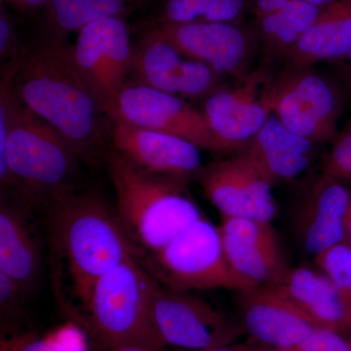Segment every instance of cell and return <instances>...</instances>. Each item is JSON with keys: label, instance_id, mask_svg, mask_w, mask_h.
I'll list each match as a JSON object with an SVG mask.
<instances>
[{"label": "cell", "instance_id": "1", "mask_svg": "<svg viewBox=\"0 0 351 351\" xmlns=\"http://www.w3.org/2000/svg\"><path fill=\"white\" fill-rule=\"evenodd\" d=\"M47 209L51 282L58 304L82 327L97 282L136 249L100 196L64 189L51 197Z\"/></svg>", "mask_w": 351, "mask_h": 351}, {"label": "cell", "instance_id": "2", "mask_svg": "<svg viewBox=\"0 0 351 351\" xmlns=\"http://www.w3.org/2000/svg\"><path fill=\"white\" fill-rule=\"evenodd\" d=\"M4 77L16 99L59 132L80 161L100 152L112 121L68 43L46 38L23 48L9 62Z\"/></svg>", "mask_w": 351, "mask_h": 351}, {"label": "cell", "instance_id": "3", "mask_svg": "<svg viewBox=\"0 0 351 351\" xmlns=\"http://www.w3.org/2000/svg\"><path fill=\"white\" fill-rule=\"evenodd\" d=\"M108 172L117 195V214L136 249V258L167 244L203 218L188 191L189 179L157 175L113 149Z\"/></svg>", "mask_w": 351, "mask_h": 351}, {"label": "cell", "instance_id": "4", "mask_svg": "<svg viewBox=\"0 0 351 351\" xmlns=\"http://www.w3.org/2000/svg\"><path fill=\"white\" fill-rule=\"evenodd\" d=\"M0 108L8 125L7 157L15 200L27 207L46 205L57 193L75 188L80 159L59 132L16 99L4 76Z\"/></svg>", "mask_w": 351, "mask_h": 351}, {"label": "cell", "instance_id": "5", "mask_svg": "<svg viewBox=\"0 0 351 351\" xmlns=\"http://www.w3.org/2000/svg\"><path fill=\"white\" fill-rule=\"evenodd\" d=\"M157 283L136 257L127 258L101 277L82 327L101 350L137 346L149 351H165L152 323Z\"/></svg>", "mask_w": 351, "mask_h": 351}, {"label": "cell", "instance_id": "6", "mask_svg": "<svg viewBox=\"0 0 351 351\" xmlns=\"http://www.w3.org/2000/svg\"><path fill=\"white\" fill-rule=\"evenodd\" d=\"M136 258L161 286L178 292L226 289L243 293L260 288L230 267L219 226L204 218L158 250Z\"/></svg>", "mask_w": 351, "mask_h": 351}, {"label": "cell", "instance_id": "7", "mask_svg": "<svg viewBox=\"0 0 351 351\" xmlns=\"http://www.w3.org/2000/svg\"><path fill=\"white\" fill-rule=\"evenodd\" d=\"M267 98L272 114L295 135L313 144L338 137L341 93L311 68L286 69L270 83Z\"/></svg>", "mask_w": 351, "mask_h": 351}, {"label": "cell", "instance_id": "8", "mask_svg": "<svg viewBox=\"0 0 351 351\" xmlns=\"http://www.w3.org/2000/svg\"><path fill=\"white\" fill-rule=\"evenodd\" d=\"M108 117L110 120H122L132 125L181 138L200 149H234L215 134L204 112L175 95L138 83L124 85Z\"/></svg>", "mask_w": 351, "mask_h": 351}, {"label": "cell", "instance_id": "9", "mask_svg": "<svg viewBox=\"0 0 351 351\" xmlns=\"http://www.w3.org/2000/svg\"><path fill=\"white\" fill-rule=\"evenodd\" d=\"M152 323L165 348L209 350L232 345L244 334L242 325L226 317L202 299L170 290L157 283L152 307Z\"/></svg>", "mask_w": 351, "mask_h": 351}, {"label": "cell", "instance_id": "10", "mask_svg": "<svg viewBox=\"0 0 351 351\" xmlns=\"http://www.w3.org/2000/svg\"><path fill=\"white\" fill-rule=\"evenodd\" d=\"M75 63L93 88L107 114L126 84L133 64L130 29L124 18L85 25L71 46Z\"/></svg>", "mask_w": 351, "mask_h": 351}, {"label": "cell", "instance_id": "11", "mask_svg": "<svg viewBox=\"0 0 351 351\" xmlns=\"http://www.w3.org/2000/svg\"><path fill=\"white\" fill-rule=\"evenodd\" d=\"M195 177L223 219L251 218L270 221L276 214L271 184L243 152L201 168Z\"/></svg>", "mask_w": 351, "mask_h": 351}, {"label": "cell", "instance_id": "12", "mask_svg": "<svg viewBox=\"0 0 351 351\" xmlns=\"http://www.w3.org/2000/svg\"><path fill=\"white\" fill-rule=\"evenodd\" d=\"M132 75L136 83L175 96L200 98L218 91V73L186 59L151 29L134 48Z\"/></svg>", "mask_w": 351, "mask_h": 351}, {"label": "cell", "instance_id": "13", "mask_svg": "<svg viewBox=\"0 0 351 351\" xmlns=\"http://www.w3.org/2000/svg\"><path fill=\"white\" fill-rule=\"evenodd\" d=\"M186 59L200 62L218 75L246 76L251 56V38L235 24L197 22L158 23L152 27Z\"/></svg>", "mask_w": 351, "mask_h": 351}, {"label": "cell", "instance_id": "14", "mask_svg": "<svg viewBox=\"0 0 351 351\" xmlns=\"http://www.w3.org/2000/svg\"><path fill=\"white\" fill-rule=\"evenodd\" d=\"M265 69L247 75L233 89H219L208 97L204 112L219 138L233 149H243L272 114Z\"/></svg>", "mask_w": 351, "mask_h": 351}, {"label": "cell", "instance_id": "15", "mask_svg": "<svg viewBox=\"0 0 351 351\" xmlns=\"http://www.w3.org/2000/svg\"><path fill=\"white\" fill-rule=\"evenodd\" d=\"M239 309L245 332L277 350H291L327 329L272 286L240 293Z\"/></svg>", "mask_w": 351, "mask_h": 351}, {"label": "cell", "instance_id": "16", "mask_svg": "<svg viewBox=\"0 0 351 351\" xmlns=\"http://www.w3.org/2000/svg\"><path fill=\"white\" fill-rule=\"evenodd\" d=\"M113 149L138 167L157 175L196 176L201 166L199 149L188 141L168 134L110 120Z\"/></svg>", "mask_w": 351, "mask_h": 351}, {"label": "cell", "instance_id": "17", "mask_svg": "<svg viewBox=\"0 0 351 351\" xmlns=\"http://www.w3.org/2000/svg\"><path fill=\"white\" fill-rule=\"evenodd\" d=\"M350 191L339 179L323 174L302 191L295 208V235L302 248L316 256L345 240Z\"/></svg>", "mask_w": 351, "mask_h": 351}, {"label": "cell", "instance_id": "18", "mask_svg": "<svg viewBox=\"0 0 351 351\" xmlns=\"http://www.w3.org/2000/svg\"><path fill=\"white\" fill-rule=\"evenodd\" d=\"M313 143L289 131L270 115L243 149V154L271 186L294 179L309 165Z\"/></svg>", "mask_w": 351, "mask_h": 351}, {"label": "cell", "instance_id": "19", "mask_svg": "<svg viewBox=\"0 0 351 351\" xmlns=\"http://www.w3.org/2000/svg\"><path fill=\"white\" fill-rule=\"evenodd\" d=\"M27 205L1 197L0 272L12 278L25 293L36 287L40 276V249L27 218Z\"/></svg>", "mask_w": 351, "mask_h": 351}, {"label": "cell", "instance_id": "20", "mask_svg": "<svg viewBox=\"0 0 351 351\" xmlns=\"http://www.w3.org/2000/svg\"><path fill=\"white\" fill-rule=\"evenodd\" d=\"M272 287L297 304L327 329L339 332L351 330V306L324 274L307 267L288 269Z\"/></svg>", "mask_w": 351, "mask_h": 351}, {"label": "cell", "instance_id": "21", "mask_svg": "<svg viewBox=\"0 0 351 351\" xmlns=\"http://www.w3.org/2000/svg\"><path fill=\"white\" fill-rule=\"evenodd\" d=\"M351 49V0H334L321 9L308 31L285 58L287 69L339 61Z\"/></svg>", "mask_w": 351, "mask_h": 351}, {"label": "cell", "instance_id": "22", "mask_svg": "<svg viewBox=\"0 0 351 351\" xmlns=\"http://www.w3.org/2000/svg\"><path fill=\"white\" fill-rule=\"evenodd\" d=\"M143 0H50L44 8L48 38L66 43L73 32L110 18H124Z\"/></svg>", "mask_w": 351, "mask_h": 351}, {"label": "cell", "instance_id": "23", "mask_svg": "<svg viewBox=\"0 0 351 351\" xmlns=\"http://www.w3.org/2000/svg\"><path fill=\"white\" fill-rule=\"evenodd\" d=\"M320 11L319 7L304 0H292L277 12L258 19V34L267 58L285 59Z\"/></svg>", "mask_w": 351, "mask_h": 351}, {"label": "cell", "instance_id": "24", "mask_svg": "<svg viewBox=\"0 0 351 351\" xmlns=\"http://www.w3.org/2000/svg\"><path fill=\"white\" fill-rule=\"evenodd\" d=\"M221 234L226 257L240 276L258 287L278 283L283 278L288 269L284 265L280 250L265 248L221 232Z\"/></svg>", "mask_w": 351, "mask_h": 351}, {"label": "cell", "instance_id": "25", "mask_svg": "<svg viewBox=\"0 0 351 351\" xmlns=\"http://www.w3.org/2000/svg\"><path fill=\"white\" fill-rule=\"evenodd\" d=\"M0 351H89L88 332L69 321L43 336L19 332L1 338Z\"/></svg>", "mask_w": 351, "mask_h": 351}, {"label": "cell", "instance_id": "26", "mask_svg": "<svg viewBox=\"0 0 351 351\" xmlns=\"http://www.w3.org/2000/svg\"><path fill=\"white\" fill-rule=\"evenodd\" d=\"M315 263L351 306V245L341 242L315 256Z\"/></svg>", "mask_w": 351, "mask_h": 351}, {"label": "cell", "instance_id": "27", "mask_svg": "<svg viewBox=\"0 0 351 351\" xmlns=\"http://www.w3.org/2000/svg\"><path fill=\"white\" fill-rule=\"evenodd\" d=\"M219 230L235 239L279 250L278 241L270 221L251 218H223Z\"/></svg>", "mask_w": 351, "mask_h": 351}, {"label": "cell", "instance_id": "28", "mask_svg": "<svg viewBox=\"0 0 351 351\" xmlns=\"http://www.w3.org/2000/svg\"><path fill=\"white\" fill-rule=\"evenodd\" d=\"M323 173L336 179L351 178V126L339 134L323 162Z\"/></svg>", "mask_w": 351, "mask_h": 351}, {"label": "cell", "instance_id": "29", "mask_svg": "<svg viewBox=\"0 0 351 351\" xmlns=\"http://www.w3.org/2000/svg\"><path fill=\"white\" fill-rule=\"evenodd\" d=\"M210 0H168L159 23L186 24L197 22L206 12Z\"/></svg>", "mask_w": 351, "mask_h": 351}, {"label": "cell", "instance_id": "30", "mask_svg": "<svg viewBox=\"0 0 351 351\" xmlns=\"http://www.w3.org/2000/svg\"><path fill=\"white\" fill-rule=\"evenodd\" d=\"M289 351H351V341H346L341 332L330 329H319Z\"/></svg>", "mask_w": 351, "mask_h": 351}, {"label": "cell", "instance_id": "31", "mask_svg": "<svg viewBox=\"0 0 351 351\" xmlns=\"http://www.w3.org/2000/svg\"><path fill=\"white\" fill-rule=\"evenodd\" d=\"M24 46L21 45L15 22L1 1L0 6V57L13 61L19 56Z\"/></svg>", "mask_w": 351, "mask_h": 351}, {"label": "cell", "instance_id": "32", "mask_svg": "<svg viewBox=\"0 0 351 351\" xmlns=\"http://www.w3.org/2000/svg\"><path fill=\"white\" fill-rule=\"evenodd\" d=\"M245 0H210L202 22L235 24L243 15Z\"/></svg>", "mask_w": 351, "mask_h": 351}, {"label": "cell", "instance_id": "33", "mask_svg": "<svg viewBox=\"0 0 351 351\" xmlns=\"http://www.w3.org/2000/svg\"><path fill=\"white\" fill-rule=\"evenodd\" d=\"M27 293L10 277L0 272V311L1 315L14 316L19 313Z\"/></svg>", "mask_w": 351, "mask_h": 351}, {"label": "cell", "instance_id": "34", "mask_svg": "<svg viewBox=\"0 0 351 351\" xmlns=\"http://www.w3.org/2000/svg\"><path fill=\"white\" fill-rule=\"evenodd\" d=\"M292 0H256L255 12L258 20L277 12Z\"/></svg>", "mask_w": 351, "mask_h": 351}, {"label": "cell", "instance_id": "35", "mask_svg": "<svg viewBox=\"0 0 351 351\" xmlns=\"http://www.w3.org/2000/svg\"><path fill=\"white\" fill-rule=\"evenodd\" d=\"M18 10L34 11L38 9H44L49 3L50 0H4Z\"/></svg>", "mask_w": 351, "mask_h": 351}, {"label": "cell", "instance_id": "36", "mask_svg": "<svg viewBox=\"0 0 351 351\" xmlns=\"http://www.w3.org/2000/svg\"><path fill=\"white\" fill-rule=\"evenodd\" d=\"M341 64V71L343 75V82H345L346 86L348 89L351 90V49L350 52L346 54V57L339 60Z\"/></svg>", "mask_w": 351, "mask_h": 351}, {"label": "cell", "instance_id": "37", "mask_svg": "<svg viewBox=\"0 0 351 351\" xmlns=\"http://www.w3.org/2000/svg\"><path fill=\"white\" fill-rule=\"evenodd\" d=\"M257 348L249 346L230 345L221 346V348H209V350H189V351H257Z\"/></svg>", "mask_w": 351, "mask_h": 351}, {"label": "cell", "instance_id": "38", "mask_svg": "<svg viewBox=\"0 0 351 351\" xmlns=\"http://www.w3.org/2000/svg\"><path fill=\"white\" fill-rule=\"evenodd\" d=\"M343 241L351 245V202L346 211L345 219V240Z\"/></svg>", "mask_w": 351, "mask_h": 351}, {"label": "cell", "instance_id": "39", "mask_svg": "<svg viewBox=\"0 0 351 351\" xmlns=\"http://www.w3.org/2000/svg\"><path fill=\"white\" fill-rule=\"evenodd\" d=\"M108 351H149L147 350V348H141V346H119V348H113V350H108Z\"/></svg>", "mask_w": 351, "mask_h": 351}, {"label": "cell", "instance_id": "40", "mask_svg": "<svg viewBox=\"0 0 351 351\" xmlns=\"http://www.w3.org/2000/svg\"><path fill=\"white\" fill-rule=\"evenodd\" d=\"M304 1L309 2V3L313 4V5L318 6L319 8H324L328 4L331 3L334 0H304Z\"/></svg>", "mask_w": 351, "mask_h": 351}, {"label": "cell", "instance_id": "41", "mask_svg": "<svg viewBox=\"0 0 351 351\" xmlns=\"http://www.w3.org/2000/svg\"><path fill=\"white\" fill-rule=\"evenodd\" d=\"M257 351H289V350H277V348H274V350H258Z\"/></svg>", "mask_w": 351, "mask_h": 351}]
</instances>
